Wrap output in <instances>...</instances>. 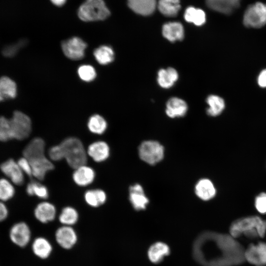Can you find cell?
<instances>
[{
    "mask_svg": "<svg viewBox=\"0 0 266 266\" xmlns=\"http://www.w3.org/2000/svg\"><path fill=\"white\" fill-rule=\"evenodd\" d=\"M244 251L231 235L211 232L200 234L193 246V255L203 266H232L243 262Z\"/></svg>",
    "mask_w": 266,
    "mask_h": 266,
    "instance_id": "1",
    "label": "cell"
},
{
    "mask_svg": "<svg viewBox=\"0 0 266 266\" xmlns=\"http://www.w3.org/2000/svg\"><path fill=\"white\" fill-rule=\"evenodd\" d=\"M230 233L234 238L243 234L250 238L263 237L266 233V221L257 216L239 218L232 223Z\"/></svg>",
    "mask_w": 266,
    "mask_h": 266,
    "instance_id": "2",
    "label": "cell"
},
{
    "mask_svg": "<svg viewBox=\"0 0 266 266\" xmlns=\"http://www.w3.org/2000/svg\"><path fill=\"white\" fill-rule=\"evenodd\" d=\"M60 144L63 150L64 159L70 167L75 169L86 164L87 153L80 139L69 137Z\"/></svg>",
    "mask_w": 266,
    "mask_h": 266,
    "instance_id": "3",
    "label": "cell"
},
{
    "mask_svg": "<svg viewBox=\"0 0 266 266\" xmlns=\"http://www.w3.org/2000/svg\"><path fill=\"white\" fill-rule=\"evenodd\" d=\"M79 18L84 22L104 20L110 15V11L103 0H85L77 11Z\"/></svg>",
    "mask_w": 266,
    "mask_h": 266,
    "instance_id": "4",
    "label": "cell"
},
{
    "mask_svg": "<svg viewBox=\"0 0 266 266\" xmlns=\"http://www.w3.org/2000/svg\"><path fill=\"white\" fill-rule=\"evenodd\" d=\"M12 139L23 140L27 138L32 131V122L28 116L19 111L13 112L9 119Z\"/></svg>",
    "mask_w": 266,
    "mask_h": 266,
    "instance_id": "5",
    "label": "cell"
},
{
    "mask_svg": "<svg viewBox=\"0 0 266 266\" xmlns=\"http://www.w3.org/2000/svg\"><path fill=\"white\" fill-rule=\"evenodd\" d=\"M140 158L145 163L155 165L164 158V148L158 142L147 140L142 142L138 148Z\"/></svg>",
    "mask_w": 266,
    "mask_h": 266,
    "instance_id": "6",
    "label": "cell"
},
{
    "mask_svg": "<svg viewBox=\"0 0 266 266\" xmlns=\"http://www.w3.org/2000/svg\"><path fill=\"white\" fill-rule=\"evenodd\" d=\"M243 23L246 27L258 28L266 24V4L257 2L246 9Z\"/></svg>",
    "mask_w": 266,
    "mask_h": 266,
    "instance_id": "7",
    "label": "cell"
},
{
    "mask_svg": "<svg viewBox=\"0 0 266 266\" xmlns=\"http://www.w3.org/2000/svg\"><path fill=\"white\" fill-rule=\"evenodd\" d=\"M87 44L78 37H72L62 42L61 47L65 55L73 60L82 59L85 55Z\"/></svg>",
    "mask_w": 266,
    "mask_h": 266,
    "instance_id": "8",
    "label": "cell"
},
{
    "mask_svg": "<svg viewBox=\"0 0 266 266\" xmlns=\"http://www.w3.org/2000/svg\"><path fill=\"white\" fill-rule=\"evenodd\" d=\"M244 258L256 266H266V243L251 244L244 251Z\"/></svg>",
    "mask_w": 266,
    "mask_h": 266,
    "instance_id": "9",
    "label": "cell"
},
{
    "mask_svg": "<svg viewBox=\"0 0 266 266\" xmlns=\"http://www.w3.org/2000/svg\"><path fill=\"white\" fill-rule=\"evenodd\" d=\"M0 168L2 172L11 181L17 185L23 184L24 181V173L17 163L13 159H9L2 163Z\"/></svg>",
    "mask_w": 266,
    "mask_h": 266,
    "instance_id": "10",
    "label": "cell"
},
{
    "mask_svg": "<svg viewBox=\"0 0 266 266\" xmlns=\"http://www.w3.org/2000/svg\"><path fill=\"white\" fill-rule=\"evenodd\" d=\"M10 236L15 244L21 247L25 246L30 239V230L28 226L24 222L17 223L11 228Z\"/></svg>",
    "mask_w": 266,
    "mask_h": 266,
    "instance_id": "11",
    "label": "cell"
},
{
    "mask_svg": "<svg viewBox=\"0 0 266 266\" xmlns=\"http://www.w3.org/2000/svg\"><path fill=\"white\" fill-rule=\"evenodd\" d=\"M56 240L62 248H72L77 241V235L70 226H64L59 228L55 233Z\"/></svg>",
    "mask_w": 266,
    "mask_h": 266,
    "instance_id": "12",
    "label": "cell"
},
{
    "mask_svg": "<svg viewBox=\"0 0 266 266\" xmlns=\"http://www.w3.org/2000/svg\"><path fill=\"white\" fill-rule=\"evenodd\" d=\"M32 170V174L36 179L42 180L46 174L53 169L52 163L45 156L29 161Z\"/></svg>",
    "mask_w": 266,
    "mask_h": 266,
    "instance_id": "13",
    "label": "cell"
},
{
    "mask_svg": "<svg viewBox=\"0 0 266 266\" xmlns=\"http://www.w3.org/2000/svg\"><path fill=\"white\" fill-rule=\"evenodd\" d=\"M129 200L136 210L144 209L149 202L142 187L139 184H135L130 187Z\"/></svg>",
    "mask_w": 266,
    "mask_h": 266,
    "instance_id": "14",
    "label": "cell"
},
{
    "mask_svg": "<svg viewBox=\"0 0 266 266\" xmlns=\"http://www.w3.org/2000/svg\"><path fill=\"white\" fill-rule=\"evenodd\" d=\"M87 153L95 162H102L108 158L110 149L105 142L97 141L88 146Z\"/></svg>",
    "mask_w": 266,
    "mask_h": 266,
    "instance_id": "15",
    "label": "cell"
},
{
    "mask_svg": "<svg viewBox=\"0 0 266 266\" xmlns=\"http://www.w3.org/2000/svg\"><path fill=\"white\" fill-rule=\"evenodd\" d=\"M95 177L94 169L85 165L75 169L72 174L74 182L79 186H86L91 184Z\"/></svg>",
    "mask_w": 266,
    "mask_h": 266,
    "instance_id": "16",
    "label": "cell"
},
{
    "mask_svg": "<svg viewBox=\"0 0 266 266\" xmlns=\"http://www.w3.org/2000/svg\"><path fill=\"white\" fill-rule=\"evenodd\" d=\"M162 34L170 42L181 40L184 36V28L180 22H168L163 25Z\"/></svg>",
    "mask_w": 266,
    "mask_h": 266,
    "instance_id": "17",
    "label": "cell"
},
{
    "mask_svg": "<svg viewBox=\"0 0 266 266\" xmlns=\"http://www.w3.org/2000/svg\"><path fill=\"white\" fill-rule=\"evenodd\" d=\"M157 2L156 0H128V5L135 13L148 16L155 11Z\"/></svg>",
    "mask_w": 266,
    "mask_h": 266,
    "instance_id": "18",
    "label": "cell"
},
{
    "mask_svg": "<svg viewBox=\"0 0 266 266\" xmlns=\"http://www.w3.org/2000/svg\"><path fill=\"white\" fill-rule=\"evenodd\" d=\"M35 218L40 222L46 223L53 221L56 216V209L50 202L44 201L37 204L34 211Z\"/></svg>",
    "mask_w": 266,
    "mask_h": 266,
    "instance_id": "19",
    "label": "cell"
},
{
    "mask_svg": "<svg viewBox=\"0 0 266 266\" xmlns=\"http://www.w3.org/2000/svg\"><path fill=\"white\" fill-rule=\"evenodd\" d=\"M188 106L183 100L173 97L170 98L166 104V113L170 118L184 116L187 113Z\"/></svg>",
    "mask_w": 266,
    "mask_h": 266,
    "instance_id": "20",
    "label": "cell"
},
{
    "mask_svg": "<svg viewBox=\"0 0 266 266\" xmlns=\"http://www.w3.org/2000/svg\"><path fill=\"white\" fill-rule=\"evenodd\" d=\"M45 142L40 137L33 139L24 148V157L29 161L44 155Z\"/></svg>",
    "mask_w": 266,
    "mask_h": 266,
    "instance_id": "21",
    "label": "cell"
},
{
    "mask_svg": "<svg viewBox=\"0 0 266 266\" xmlns=\"http://www.w3.org/2000/svg\"><path fill=\"white\" fill-rule=\"evenodd\" d=\"M216 192L213 183L208 179L203 178L200 180L195 186L196 195L203 200H208L213 198Z\"/></svg>",
    "mask_w": 266,
    "mask_h": 266,
    "instance_id": "22",
    "label": "cell"
},
{
    "mask_svg": "<svg viewBox=\"0 0 266 266\" xmlns=\"http://www.w3.org/2000/svg\"><path fill=\"white\" fill-rule=\"evenodd\" d=\"M240 0H206L207 6L220 13L231 14L239 5Z\"/></svg>",
    "mask_w": 266,
    "mask_h": 266,
    "instance_id": "23",
    "label": "cell"
},
{
    "mask_svg": "<svg viewBox=\"0 0 266 266\" xmlns=\"http://www.w3.org/2000/svg\"><path fill=\"white\" fill-rule=\"evenodd\" d=\"M176 70L172 67L162 68L159 70L157 82L160 87L165 89L171 87L178 79Z\"/></svg>",
    "mask_w": 266,
    "mask_h": 266,
    "instance_id": "24",
    "label": "cell"
},
{
    "mask_svg": "<svg viewBox=\"0 0 266 266\" xmlns=\"http://www.w3.org/2000/svg\"><path fill=\"white\" fill-rule=\"evenodd\" d=\"M169 253L170 249L167 244L162 242H157L153 244L148 249V256L152 263L158 264Z\"/></svg>",
    "mask_w": 266,
    "mask_h": 266,
    "instance_id": "25",
    "label": "cell"
},
{
    "mask_svg": "<svg viewBox=\"0 0 266 266\" xmlns=\"http://www.w3.org/2000/svg\"><path fill=\"white\" fill-rule=\"evenodd\" d=\"M17 95L15 82L7 76L0 78V102L10 99H14Z\"/></svg>",
    "mask_w": 266,
    "mask_h": 266,
    "instance_id": "26",
    "label": "cell"
},
{
    "mask_svg": "<svg viewBox=\"0 0 266 266\" xmlns=\"http://www.w3.org/2000/svg\"><path fill=\"white\" fill-rule=\"evenodd\" d=\"M157 6L162 14L167 17L176 16L181 7L180 0H158Z\"/></svg>",
    "mask_w": 266,
    "mask_h": 266,
    "instance_id": "27",
    "label": "cell"
},
{
    "mask_svg": "<svg viewBox=\"0 0 266 266\" xmlns=\"http://www.w3.org/2000/svg\"><path fill=\"white\" fill-rule=\"evenodd\" d=\"M86 203L92 207H99L106 200L105 193L101 189H92L87 191L84 194Z\"/></svg>",
    "mask_w": 266,
    "mask_h": 266,
    "instance_id": "28",
    "label": "cell"
},
{
    "mask_svg": "<svg viewBox=\"0 0 266 266\" xmlns=\"http://www.w3.org/2000/svg\"><path fill=\"white\" fill-rule=\"evenodd\" d=\"M32 247L34 253L42 259L47 258L52 250L50 242L46 238L43 237L36 238L33 242Z\"/></svg>",
    "mask_w": 266,
    "mask_h": 266,
    "instance_id": "29",
    "label": "cell"
},
{
    "mask_svg": "<svg viewBox=\"0 0 266 266\" xmlns=\"http://www.w3.org/2000/svg\"><path fill=\"white\" fill-rule=\"evenodd\" d=\"M94 56L97 61L102 65L111 63L114 59L112 48L107 45H102L96 49L94 51Z\"/></svg>",
    "mask_w": 266,
    "mask_h": 266,
    "instance_id": "30",
    "label": "cell"
},
{
    "mask_svg": "<svg viewBox=\"0 0 266 266\" xmlns=\"http://www.w3.org/2000/svg\"><path fill=\"white\" fill-rule=\"evenodd\" d=\"M208 107L206 110L207 114L211 116H216L221 113L225 108L223 99L216 95H210L206 99Z\"/></svg>",
    "mask_w": 266,
    "mask_h": 266,
    "instance_id": "31",
    "label": "cell"
},
{
    "mask_svg": "<svg viewBox=\"0 0 266 266\" xmlns=\"http://www.w3.org/2000/svg\"><path fill=\"white\" fill-rule=\"evenodd\" d=\"M184 16L187 22L193 23L196 26H201L205 22L204 12L200 9L192 6L186 9Z\"/></svg>",
    "mask_w": 266,
    "mask_h": 266,
    "instance_id": "32",
    "label": "cell"
},
{
    "mask_svg": "<svg viewBox=\"0 0 266 266\" xmlns=\"http://www.w3.org/2000/svg\"><path fill=\"white\" fill-rule=\"evenodd\" d=\"M87 125L89 131L97 134L104 133L107 127L105 120L101 116L98 114L93 115L90 117Z\"/></svg>",
    "mask_w": 266,
    "mask_h": 266,
    "instance_id": "33",
    "label": "cell"
},
{
    "mask_svg": "<svg viewBox=\"0 0 266 266\" xmlns=\"http://www.w3.org/2000/svg\"><path fill=\"white\" fill-rule=\"evenodd\" d=\"M78 219L77 211L73 207L66 206L64 207L60 213L59 219L65 226H70L75 224Z\"/></svg>",
    "mask_w": 266,
    "mask_h": 266,
    "instance_id": "34",
    "label": "cell"
},
{
    "mask_svg": "<svg viewBox=\"0 0 266 266\" xmlns=\"http://www.w3.org/2000/svg\"><path fill=\"white\" fill-rule=\"evenodd\" d=\"M26 192L29 196H36L43 199H47L49 196L47 187L35 181H32L28 184Z\"/></svg>",
    "mask_w": 266,
    "mask_h": 266,
    "instance_id": "35",
    "label": "cell"
},
{
    "mask_svg": "<svg viewBox=\"0 0 266 266\" xmlns=\"http://www.w3.org/2000/svg\"><path fill=\"white\" fill-rule=\"evenodd\" d=\"M15 189L12 184L7 179H0V200L6 201L14 195Z\"/></svg>",
    "mask_w": 266,
    "mask_h": 266,
    "instance_id": "36",
    "label": "cell"
},
{
    "mask_svg": "<svg viewBox=\"0 0 266 266\" xmlns=\"http://www.w3.org/2000/svg\"><path fill=\"white\" fill-rule=\"evenodd\" d=\"M77 72L80 78L86 82L93 81L96 77L95 69L91 65H84L80 66Z\"/></svg>",
    "mask_w": 266,
    "mask_h": 266,
    "instance_id": "37",
    "label": "cell"
},
{
    "mask_svg": "<svg viewBox=\"0 0 266 266\" xmlns=\"http://www.w3.org/2000/svg\"><path fill=\"white\" fill-rule=\"evenodd\" d=\"M11 139L9 119L0 116V141H6Z\"/></svg>",
    "mask_w": 266,
    "mask_h": 266,
    "instance_id": "38",
    "label": "cell"
},
{
    "mask_svg": "<svg viewBox=\"0 0 266 266\" xmlns=\"http://www.w3.org/2000/svg\"><path fill=\"white\" fill-rule=\"evenodd\" d=\"M26 40H21L18 42L6 45L2 50V54L6 57H14L19 50L26 44Z\"/></svg>",
    "mask_w": 266,
    "mask_h": 266,
    "instance_id": "39",
    "label": "cell"
},
{
    "mask_svg": "<svg viewBox=\"0 0 266 266\" xmlns=\"http://www.w3.org/2000/svg\"><path fill=\"white\" fill-rule=\"evenodd\" d=\"M48 154L50 159L54 161H59L64 159L63 150L60 144L51 147Z\"/></svg>",
    "mask_w": 266,
    "mask_h": 266,
    "instance_id": "40",
    "label": "cell"
},
{
    "mask_svg": "<svg viewBox=\"0 0 266 266\" xmlns=\"http://www.w3.org/2000/svg\"><path fill=\"white\" fill-rule=\"evenodd\" d=\"M255 206L257 211L262 214L266 213V193H261L256 197Z\"/></svg>",
    "mask_w": 266,
    "mask_h": 266,
    "instance_id": "41",
    "label": "cell"
},
{
    "mask_svg": "<svg viewBox=\"0 0 266 266\" xmlns=\"http://www.w3.org/2000/svg\"><path fill=\"white\" fill-rule=\"evenodd\" d=\"M17 164L23 172L26 173L29 176H31L32 170L29 161L25 157L21 158L17 162Z\"/></svg>",
    "mask_w": 266,
    "mask_h": 266,
    "instance_id": "42",
    "label": "cell"
},
{
    "mask_svg": "<svg viewBox=\"0 0 266 266\" xmlns=\"http://www.w3.org/2000/svg\"><path fill=\"white\" fill-rule=\"evenodd\" d=\"M258 83L263 88H266V69L263 70L258 77Z\"/></svg>",
    "mask_w": 266,
    "mask_h": 266,
    "instance_id": "43",
    "label": "cell"
},
{
    "mask_svg": "<svg viewBox=\"0 0 266 266\" xmlns=\"http://www.w3.org/2000/svg\"><path fill=\"white\" fill-rule=\"evenodd\" d=\"M8 215V210L6 206L2 202L0 201V221L6 219Z\"/></svg>",
    "mask_w": 266,
    "mask_h": 266,
    "instance_id": "44",
    "label": "cell"
},
{
    "mask_svg": "<svg viewBox=\"0 0 266 266\" xmlns=\"http://www.w3.org/2000/svg\"><path fill=\"white\" fill-rule=\"evenodd\" d=\"M50 1L55 6H62L64 5L66 0H50Z\"/></svg>",
    "mask_w": 266,
    "mask_h": 266,
    "instance_id": "45",
    "label": "cell"
}]
</instances>
